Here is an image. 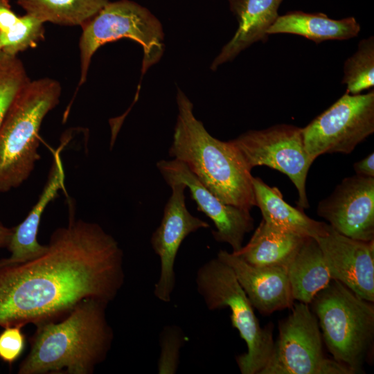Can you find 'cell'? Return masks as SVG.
<instances>
[{
    "mask_svg": "<svg viewBox=\"0 0 374 374\" xmlns=\"http://www.w3.org/2000/svg\"><path fill=\"white\" fill-rule=\"evenodd\" d=\"M47 246L37 258L0 266V326L59 321L83 300L109 303L121 289L123 251L99 224L71 217Z\"/></svg>",
    "mask_w": 374,
    "mask_h": 374,
    "instance_id": "obj_1",
    "label": "cell"
},
{
    "mask_svg": "<svg viewBox=\"0 0 374 374\" xmlns=\"http://www.w3.org/2000/svg\"><path fill=\"white\" fill-rule=\"evenodd\" d=\"M109 303L81 301L59 321L35 325L19 374H92L106 359L114 332L106 318Z\"/></svg>",
    "mask_w": 374,
    "mask_h": 374,
    "instance_id": "obj_2",
    "label": "cell"
},
{
    "mask_svg": "<svg viewBox=\"0 0 374 374\" xmlns=\"http://www.w3.org/2000/svg\"><path fill=\"white\" fill-rule=\"evenodd\" d=\"M177 104L169 156L183 163L222 202L251 211L256 206L253 176L240 152L231 141H220L208 133L180 89Z\"/></svg>",
    "mask_w": 374,
    "mask_h": 374,
    "instance_id": "obj_3",
    "label": "cell"
},
{
    "mask_svg": "<svg viewBox=\"0 0 374 374\" xmlns=\"http://www.w3.org/2000/svg\"><path fill=\"white\" fill-rule=\"evenodd\" d=\"M61 91L58 81L44 78L30 80L15 98L0 125V192L19 187L34 170L42 123Z\"/></svg>",
    "mask_w": 374,
    "mask_h": 374,
    "instance_id": "obj_4",
    "label": "cell"
},
{
    "mask_svg": "<svg viewBox=\"0 0 374 374\" xmlns=\"http://www.w3.org/2000/svg\"><path fill=\"white\" fill-rule=\"evenodd\" d=\"M310 304L333 359L359 373L373 339V303L332 279Z\"/></svg>",
    "mask_w": 374,
    "mask_h": 374,
    "instance_id": "obj_5",
    "label": "cell"
},
{
    "mask_svg": "<svg viewBox=\"0 0 374 374\" xmlns=\"http://www.w3.org/2000/svg\"><path fill=\"white\" fill-rule=\"evenodd\" d=\"M195 283L209 310L230 309L231 325L247 346V352L235 358L241 373L259 374L272 352L273 327L260 326L253 307L233 270L217 257L198 269Z\"/></svg>",
    "mask_w": 374,
    "mask_h": 374,
    "instance_id": "obj_6",
    "label": "cell"
},
{
    "mask_svg": "<svg viewBox=\"0 0 374 374\" xmlns=\"http://www.w3.org/2000/svg\"><path fill=\"white\" fill-rule=\"evenodd\" d=\"M81 27L79 87L87 80L93 54L106 43L122 38L138 42L143 50L142 75L163 53L164 35L160 21L147 8L130 0L109 1Z\"/></svg>",
    "mask_w": 374,
    "mask_h": 374,
    "instance_id": "obj_7",
    "label": "cell"
},
{
    "mask_svg": "<svg viewBox=\"0 0 374 374\" xmlns=\"http://www.w3.org/2000/svg\"><path fill=\"white\" fill-rule=\"evenodd\" d=\"M279 324V335L259 374H353L346 366L326 357L317 319L308 304L293 305Z\"/></svg>",
    "mask_w": 374,
    "mask_h": 374,
    "instance_id": "obj_8",
    "label": "cell"
},
{
    "mask_svg": "<svg viewBox=\"0 0 374 374\" xmlns=\"http://www.w3.org/2000/svg\"><path fill=\"white\" fill-rule=\"evenodd\" d=\"M374 132V91L345 93L302 128L305 150L314 161L326 153L350 154Z\"/></svg>",
    "mask_w": 374,
    "mask_h": 374,
    "instance_id": "obj_9",
    "label": "cell"
},
{
    "mask_svg": "<svg viewBox=\"0 0 374 374\" xmlns=\"http://www.w3.org/2000/svg\"><path fill=\"white\" fill-rule=\"evenodd\" d=\"M231 141L250 169L265 166L286 175L297 189L298 207H309L306 179L314 160L305 150L302 128L278 124L247 131Z\"/></svg>",
    "mask_w": 374,
    "mask_h": 374,
    "instance_id": "obj_10",
    "label": "cell"
},
{
    "mask_svg": "<svg viewBox=\"0 0 374 374\" xmlns=\"http://www.w3.org/2000/svg\"><path fill=\"white\" fill-rule=\"evenodd\" d=\"M171 195L166 202L159 226L153 232L151 244L160 259V274L154 288V296L163 302H170L175 285V262L184 240L209 224L193 216L186 206L185 190L182 182L168 185Z\"/></svg>",
    "mask_w": 374,
    "mask_h": 374,
    "instance_id": "obj_11",
    "label": "cell"
},
{
    "mask_svg": "<svg viewBox=\"0 0 374 374\" xmlns=\"http://www.w3.org/2000/svg\"><path fill=\"white\" fill-rule=\"evenodd\" d=\"M157 167L168 185L182 182L189 189L197 210L204 213L214 223L216 229L212 231V235L215 241L229 244L233 253L242 248L245 235L254 227L249 210L222 202L178 160L163 159L157 163Z\"/></svg>",
    "mask_w": 374,
    "mask_h": 374,
    "instance_id": "obj_12",
    "label": "cell"
},
{
    "mask_svg": "<svg viewBox=\"0 0 374 374\" xmlns=\"http://www.w3.org/2000/svg\"><path fill=\"white\" fill-rule=\"evenodd\" d=\"M317 212L342 235L374 240V177L355 174L344 178L319 203Z\"/></svg>",
    "mask_w": 374,
    "mask_h": 374,
    "instance_id": "obj_13",
    "label": "cell"
},
{
    "mask_svg": "<svg viewBox=\"0 0 374 374\" xmlns=\"http://www.w3.org/2000/svg\"><path fill=\"white\" fill-rule=\"evenodd\" d=\"M323 253L332 279L360 298L374 301V240L362 241L342 235L330 225L328 232L314 238Z\"/></svg>",
    "mask_w": 374,
    "mask_h": 374,
    "instance_id": "obj_14",
    "label": "cell"
},
{
    "mask_svg": "<svg viewBox=\"0 0 374 374\" xmlns=\"http://www.w3.org/2000/svg\"><path fill=\"white\" fill-rule=\"evenodd\" d=\"M217 257L233 270L253 308L262 314L294 305L287 268L251 265L233 253L220 250Z\"/></svg>",
    "mask_w": 374,
    "mask_h": 374,
    "instance_id": "obj_15",
    "label": "cell"
},
{
    "mask_svg": "<svg viewBox=\"0 0 374 374\" xmlns=\"http://www.w3.org/2000/svg\"><path fill=\"white\" fill-rule=\"evenodd\" d=\"M60 150L58 148L53 154L46 183L37 202L26 218L12 228L7 246L10 256L0 260V266L23 263L37 258L46 251L48 246L38 242L37 233L45 208L57 196L59 190L64 188L65 177Z\"/></svg>",
    "mask_w": 374,
    "mask_h": 374,
    "instance_id": "obj_16",
    "label": "cell"
},
{
    "mask_svg": "<svg viewBox=\"0 0 374 374\" xmlns=\"http://www.w3.org/2000/svg\"><path fill=\"white\" fill-rule=\"evenodd\" d=\"M238 22L232 39L214 59L211 69L233 60L241 51L257 42H266L267 30L277 17L283 0H228Z\"/></svg>",
    "mask_w": 374,
    "mask_h": 374,
    "instance_id": "obj_17",
    "label": "cell"
},
{
    "mask_svg": "<svg viewBox=\"0 0 374 374\" xmlns=\"http://www.w3.org/2000/svg\"><path fill=\"white\" fill-rule=\"evenodd\" d=\"M256 206L262 219L277 228L305 237L317 238L326 235L330 225L308 217L303 209L287 203L280 190L270 186L260 177L252 179Z\"/></svg>",
    "mask_w": 374,
    "mask_h": 374,
    "instance_id": "obj_18",
    "label": "cell"
},
{
    "mask_svg": "<svg viewBox=\"0 0 374 374\" xmlns=\"http://www.w3.org/2000/svg\"><path fill=\"white\" fill-rule=\"evenodd\" d=\"M361 27L356 19L330 18L323 12L292 11L279 15L267 35L289 33L302 36L318 44L326 40H344L357 37Z\"/></svg>",
    "mask_w": 374,
    "mask_h": 374,
    "instance_id": "obj_19",
    "label": "cell"
},
{
    "mask_svg": "<svg viewBox=\"0 0 374 374\" xmlns=\"http://www.w3.org/2000/svg\"><path fill=\"white\" fill-rule=\"evenodd\" d=\"M305 238L262 219L248 243L233 253L251 265L287 268Z\"/></svg>",
    "mask_w": 374,
    "mask_h": 374,
    "instance_id": "obj_20",
    "label": "cell"
},
{
    "mask_svg": "<svg viewBox=\"0 0 374 374\" xmlns=\"http://www.w3.org/2000/svg\"><path fill=\"white\" fill-rule=\"evenodd\" d=\"M287 272L294 300L308 305L332 280L321 249L311 237L305 238Z\"/></svg>",
    "mask_w": 374,
    "mask_h": 374,
    "instance_id": "obj_21",
    "label": "cell"
},
{
    "mask_svg": "<svg viewBox=\"0 0 374 374\" xmlns=\"http://www.w3.org/2000/svg\"><path fill=\"white\" fill-rule=\"evenodd\" d=\"M26 12L45 22L62 26H82L109 0H17Z\"/></svg>",
    "mask_w": 374,
    "mask_h": 374,
    "instance_id": "obj_22",
    "label": "cell"
},
{
    "mask_svg": "<svg viewBox=\"0 0 374 374\" xmlns=\"http://www.w3.org/2000/svg\"><path fill=\"white\" fill-rule=\"evenodd\" d=\"M44 22L26 13L17 15L9 0H0V50L11 55L34 47L44 39Z\"/></svg>",
    "mask_w": 374,
    "mask_h": 374,
    "instance_id": "obj_23",
    "label": "cell"
},
{
    "mask_svg": "<svg viewBox=\"0 0 374 374\" xmlns=\"http://www.w3.org/2000/svg\"><path fill=\"white\" fill-rule=\"evenodd\" d=\"M342 83L346 93L359 94L374 86V37L361 40L356 52L344 62Z\"/></svg>",
    "mask_w": 374,
    "mask_h": 374,
    "instance_id": "obj_24",
    "label": "cell"
},
{
    "mask_svg": "<svg viewBox=\"0 0 374 374\" xmlns=\"http://www.w3.org/2000/svg\"><path fill=\"white\" fill-rule=\"evenodd\" d=\"M29 81L17 56L0 50V125L15 98Z\"/></svg>",
    "mask_w": 374,
    "mask_h": 374,
    "instance_id": "obj_25",
    "label": "cell"
},
{
    "mask_svg": "<svg viewBox=\"0 0 374 374\" xmlns=\"http://www.w3.org/2000/svg\"><path fill=\"white\" fill-rule=\"evenodd\" d=\"M182 330L176 326H165L159 338L160 355L157 371L159 374L175 373L179 367L180 349L185 342Z\"/></svg>",
    "mask_w": 374,
    "mask_h": 374,
    "instance_id": "obj_26",
    "label": "cell"
},
{
    "mask_svg": "<svg viewBox=\"0 0 374 374\" xmlns=\"http://www.w3.org/2000/svg\"><path fill=\"white\" fill-rule=\"evenodd\" d=\"M21 326L4 327L0 333V359L10 364L15 362L23 353L26 338Z\"/></svg>",
    "mask_w": 374,
    "mask_h": 374,
    "instance_id": "obj_27",
    "label": "cell"
},
{
    "mask_svg": "<svg viewBox=\"0 0 374 374\" xmlns=\"http://www.w3.org/2000/svg\"><path fill=\"white\" fill-rule=\"evenodd\" d=\"M355 174L361 176L374 177V153L353 164Z\"/></svg>",
    "mask_w": 374,
    "mask_h": 374,
    "instance_id": "obj_28",
    "label": "cell"
},
{
    "mask_svg": "<svg viewBox=\"0 0 374 374\" xmlns=\"http://www.w3.org/2000/svg\"><path fill=\"white\" fill-rule=\"evenodd\" d=\"M12 233V228H8L0 222V248L7 247Z\"/></svg>",
    "mask_w": 374,
    "mask_h": 374,
    "instance_id": "obj_29",
    "label": "cell"
}]
</instances>
